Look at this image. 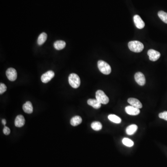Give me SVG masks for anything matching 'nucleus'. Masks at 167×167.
I'll return each mask as SVG.
<instances>
[{
	"instance_id": "4be33fe9",
	"label": "nucleus",
	"mask_w": 167,
	"mask_h": 167,
	"mask_svg": "<svg viewBox=\"0 0 167 167\" xmlns=\"http://www.w3.org/2000/svg\"><path fill=\"white\" fill-rule=\"evenodd\" d=\"M122 142L124 145L127 147H131L134 145L133 142L128 138H124L122 140Z\"/></svg>"
},
{
	"instance_id": "a878e982",
	"label": "nucleus",
	"mask_w": 167,
	"mask_h": 167,
	"mask_svg": "<svg viewBox=\"0 0 167 167\" xmlns=\"http://www.w3.org/2000/svg\"><path fill=\"white\" fill-rule=\"evenodd\" d=\"M1 122H2V124H4V125H6V119H3L2 120V121H1Z\"/></svg>"
},
{
	"instance_id": "a211bd4d",
	"label": "nucleus",
	"mask_w": 167,
	"mask_h": 167,
	"mask_svg": "<svg viewBox=\"0 0 167 167\" xmlns=\"http://www.w3.org/2000/svg\"><path fill=\"white\" fill-rule=\"evenodd\" d=\"M47 37L48 35L46 34V33H42L41 34L39 35L38 38L37 43L39 45H43L47 39Z\"/></svg>"
},
{
	"instance_id": "2eb2a0df",
	"label": "nucleus",
	"mask_w": 167,
	"mask_h": 167,
	"mask_svg": "<svg viewBox=\"0 0 167 167\" xmlns=\"http://www.w3.org/2000/svg\"><path fill=\"white\" fill-rule=\"evenodd\" d=\"M82 119L81 116H76L72 118L70 121V123L73 126H76L81 123Z\"/></svg>"
},
{
	"instance_id": "6e6552de",
	"label": "nucleus",
	"mask_w": 167,
	"mask_h": 167,
	"mask_svg": "<svg viewBox=\"0 0 167 167\" xmlns=\"http://www.w3.org/2000/svg\"><path fill=\"white\" fill-rule=\"evenodd\" d=\"M148 55L149 56V60L152 61H156L161 56L160 53L154 49H149L148 51Z\"/></svg>"
},
{
	"instance_id": "9d476101",
	"label": "nucleus",
	"mask_w": 167,
	"mask_h": 167,
	"mask_svg": "<svg viewBox=\"0 0 167 167\" xmlns=\"http://www.w3.org/2000/svg\"><path fill=\"white\" fill-rule=\"evenodd\" d=\"M125 112L128 114L130 115H138L140 113L139 109L134 107L132 106H128L125 108Z\"/></svg>"
},
{
	"instance_id": "5701e85b",
	"label": "nucleus",
	"mask_w": 167,
	"mask_h": 167,
	"mask_svg": "<svg viewBox=\"0 0 167 167\" xmlns=\"http://www.w3.org/2000/svg\"><path fill=\"white\" fill-rule=\"evenodd\" d=\"M7 89V86L4 84L2 83L0 84V94H2L6 92Z\"/></svg>"
},
{
	"instance_id": "423d86ee",
	"label": "nucleus",
	"mask_w": 167,
	"mask_h": 167,
	"mask_svg": "<svg viewBox=\"0 0 167 167\" xmlns=\"http://www.w3.org/2000/svg\"><path fill=\"white\" fill-rule=\"evenodd\" d=\"M55 74L52 71H48L45 74H43L41 77V80L44 83H47L54 77Z\"/></svg>"
},
{
	"instance_id": "f8f14e48",
	"label": "nucleus",
	"mask_w": 167,
	"mask_h": 167,
	"mask_svg": "<svg viewBox=\"0 0 167 167\" xmlns=\"http://www.w3.org/2000/svg\"><path fill=\"white\" fill-rule=\"evenodd\" d=\"M128 102L131 105V106H133L134 107L138 109L142 108V104L140 102V101L138 100L137 98H129L128 100Z\"/></svg>"
},
{
	"instance_id": "ddd939ff",
	"label": "nucleus",
	"mask_w": 167,
	"mask_h": 167,
	"mask_svg": "<svg viewBox=\"0 0 167 167\" xmlns=\"http://www.w3.org/2000/svg\"><path fill=\"white\" fill-rule=\"evenodd\" d=\"M23 109L25 113L31 114L33 112V107L32 103L30 101L26 102L23 105Z\"/></svg>"
},
{
	"instance_id": "dca6fc26",
	"label": "nucleus",
	"mask_w": 167,
	"mask_h": 167,
	"mask_svg": "<svg viewBox=\"0 0 167 167\" xmlns=\"http://www.w3.org/2000/svg\"><path fill=\"white\" fill-rule=\"evenodd\" d=\"M138 126L135 124H131L128 126L126 129V132L129 135H132L137 131L138 130Z\"/></svg>"
},
{
	"instance_id": "393cba45",
	"label": "nucleus",
	"mask_w": 167,
	"mask_h": 167,
	"mask_svg": "<svg viewBox=\"0 0 167 167\" xmlns=\"http://www.w3.org/2000/svg\"><path fill=\"white\" fill-rule=\"evenodd\" d=\"M3 132L5 135H8L10 133V130L9 128L5 126L3 130Z\"/></svg>"
},
{
	"instance_id": "39448f33",
	"label": "nucleus",
	"mask_w": 167,
	"mask_h": 167,
	"mask_svg": "<svg viewBox=\"0 0 167 167\" xmlns=\"http://www.w3.org/2000/svg\"><path fill=\"white\" fill-rule=\"evenodd\" d=\"M6 74L7 78L11 81H14L17 79V72L13 68H9L7 69Z\"/></svg>"
},
{
	"instance_id": "f3484780",
	"label": "nucleus",
	"mask_w": 167,
	"mask_h": 167,
	"mask_svg": "<svg viewBox=\"0 0 167 167\" xmlns=\"http://www.w3.org/2000/svg\"><path fill=\"white\" fill-rule=\"evenodd\" d=\"M66 43L63 41H57L53 44L54 47L56 50H60L63 49L66 46Z\"/></svg>"
},
{
	"instance_id": "0eeeda50",
	"label": "nucleus",
	"mask_w": 167,
	"mask_h": 167,
	"mask_svg": "<svg viewBox=\"0 0 167 167\" xmlns=\"http://www.w3.org/2000/svg\"><path fill=\"white\" fill-rule=\"evenodd\" d=\"M135 79L138 85L143 86L146 83V79L143 74L141 72H138L135 75Z\"/></svg>"
},
{
	"instance_id": "b1692460",
	"label": "nucleus",
	"mask_w": 167,
	"mask_h": 167,
	"mask_svg": "<svg viewBox=\"0 0 167 167\" xmlns=\"http://www.w3.org/2000/svg\"><path fill=\"white\" fill-rule=\"evenodd\" d=\"M159 117L160 119H163L167 121V112L165 111V112H161L159 114Z\"/></svg>"
},
{
	"instance_id": "412c9836",
	"label": "nucleus",
	"mask_w": 167,
	"mask_h": 167,
	"mask_svg": "<svg viewBox=\"0 0 167 167\" xmlns=\"http://www.w3.org/2000/svg\"><path fill=\"white\" fill-rule=\"evenodd\" d=\"M158 15L163 22L167 24V13L160 11L158 13Z\"/></svg>"
},
{
	"instance_id": "f257e3e1",
	"label": "nucleus",
	"mask_w": 167,
	"mask_h": 167,
	"mask_svg": "<svg viewBox=\"0 0 167 167\" xmlns=\"http://www.w3.org/2000/svg\"><path fill=\"white\" fill-rule=\"evenodd\" d=\"M128 47L131 51L135 53H140L144 49V45L141 42L138 41H131L128 43Z\"/></svg>"
},
{
	"instance_id": "20e7f679",
	"label": "nucleus",
	"mask_w": 167,
	"mask_h": 167,
	"mask_svg": "<svg viewBox=\"0 0 167 167\" xmlns=\"http://www.w3.org/2000/svg\"><path fill=\"white\" fill-rule=\"evenodd\" d=\"M96 100H97L101 104L106 105L109 102V98L106 96L103 91L98 90L96 93Z\"/></svg>"
},
{
	"instance_id": "7ed1b4c3",
	"label": "nucleus",
	"mask_w": 167,
	"mask_h": 167,
	"mask_svg": "<svg viewBox=\"0 0 167 167\" xmlns=\"http://www.w3.org/2000/svg\"><path fill=\"white\" fill-rule=\"evenodd\" d=\"M68 81L70 86L72 88H78L80 85V79L79 76L75 74H70L68 77Z\"/></svg>"
},
{
	"instance_id": "1a4fd4ad",
	"label": "nucleus",
	"mask_w": 167,
	"mask_h": 167,
	"mask_svg": "<svg viewBox=\"0 0 167 167\" xmlns=\"http://www.w3.org/2000/svg\"><path fill=\"white\" fill-rule=\"evenodd\" d=\"M134 22L137 28L140 29L145 27V23L142 18L138 15H135L133 17Z\"/></svg>"
},
{
	"instance_id": "6ab92c4d",
	"label": "nucleus",
	"mask_w": 167,
	"mask_h": 167,
	"mask_svg": "<svg viewBox=\"0 0 167 167\" xmlns=\"http://www.w3.org/2000/svg\"><path fill=\"white\" fill-rule=\"evenodd\" d=\"M109 120L113 122L114 123H120L122 121V120L119 116H117L114 114H111L108 116Z\"/></svg>"
},
{
	"instance_id": "f03ea898",
	"label": "nucleus",
	"mask_w": 167,
	"mask_h": 167,
	"mask_svg": "<svg viewBox=\"0 0 167 167\" xmlns=\"http://www.w3.org/2000/svg\"><path fill=\"white\" fill-rule=\"evenodd\" d=\"M98 67L100 71L104 74L108 75L111 74V67L107 62L102 60H99L98 62Z\"/></svg>"
},
{
	"instance_id": "9b49d317",
	"label": "nucleus",
	"mask_w": 167,
	"mask_h": 167,
	"mask_svg": "<svg viewBox=\"0 0 167 167\" xmlns=\"http://www.w3.org/2000/svg\"><path fill=\"white\" fill-rule=\"evenodd\" d=\"M25 123V119L24 116L22 115L17 116L15 118V124L17 127H22L23 126Z\"/></svg>"
},
{
	"instance_id": "4468645a",
	"label": "nucleus",
	"mask_w": 167,
	"mask_h": 167,
	"mask_svg": "<svg viewBox=\"0 0 167 167\" xmlns=\"http://www.w3.org/2000/svg\"><path fill=\"white\" fill-rule=\"evenodd\" d=\"M87 104L96 109H100L101 106V104L97 100L89 99L87 100Z\"/></svg>"
},
{
	"instance_id": "aec40b11",
	"label": "nucleus",
	"mask_w": 167,
	"mask_h": 167,
	"mask_svg": "<svg viewBox=\"0 0 167 167\" xmlns=\"http://www.w3.org/2000/svg\"><path fill=\"white\" fill-rule=\"evenodd\" d=\"M91 127L94 131H99L102 128V125L100 122L95 121L91 124Z\"/></svg>"
}]
</instances>
